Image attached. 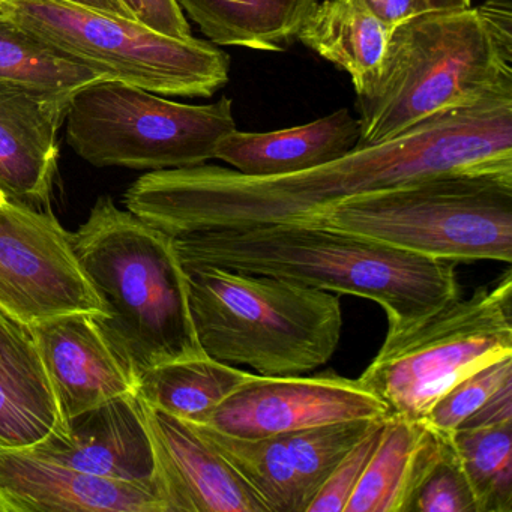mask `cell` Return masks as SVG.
Returning <instances> with one entry per match:
<instances>
[{
    "label": "cell",
    "instance_id": "8fae6325",
    "mask_svg": "<svg viewBox=\"0 0 512 512\" xmlns=\"http://www.w3.org/2000/svg\"><path fill=\"white\" fill-rule=\"evenodd\" d=\"M389 416L385 404L359 379L335 371L314 376L248 374L203 424L238 437L281 436L349 419Z\"/></svg>",
    "mask_w": 512,
    "mask_h": 512
},
{
    "label": "cell",
    "instance_id": "603a6c76",
    "mask_svg": "<svg viewBox=\"0 0 512 512\" xmlns=\"http://www.w3.org/2000/svg\"><path fill=\"white\" fill-rule=\"evenodd\" d=\"M104 80L86 65L0 13V82L49 95H74Z\"/></svg>",
    "mask_w": 512,
    "mask_h": 512
},
{
    "label": "cell",
    "instance_id": "ba28073f",
    "mask_svg": "<svg viewBox=\"0 0 512 512\" xmlns=\"http://www.w3.org/2000/svg\"><path fill=\"white\" fill-rule=\"evenodd\" d=\"M512 356L511 269L469 298H455L409 331L386 334L359 376L389 416L422 419L452 386Z\"/></svg>",
    "mask_w": 512,
    "mask_h": 512
},
{
    "label": "cell",
    "instance_id": "9c48e42d",
    "mask_svg": "<svg viewBox=\"0 0 512 512\" xmlns=\"http://www.w3.org/2000/svg\"><path fill=\"white\" fill-rule=\"evenodd\" d=\"M67 142L95 167L182 169L215 160L236 128L233 101L176 103L115 80H98L71 98Z\"/></svg>",
    "mask_w": 512,
    "mask_h": 512
},
{
    "label": "cell",
    "instance_id": "d4e9b609",
    "mask_svg": "<svg viewBox=\"0 0 512 512\" xmlns=\"http://www.w3.org/2000/svg\"><path fill=\"white\" fill-rule=\"evenodd\" d=\"M452 443L478 512H512V421L455 431Z\"/></svg>",
    "mask_w": 512,
    "mask_h": 512
},
{
    "label": "cell",
    "instance_id": "7402d4cb",
    "mask_svg": "<svg viewBox=\"0 0 512 512\" xmlns=\"http://www.w3.org/2000/svg\"><path fill=\"white\" fill-rule=\"evenodd\" d=\"M248 374L205 353L151 368L140 376L136 392L157 409L203 424Z\"/></svg>",
    "mask_w": 512,
    "mask_h": 512
},
{
    "label": "cell",
    "instance_id": "4dcf8cb0",
    "mask_svg": "<svg viewBox=\"0 0 512 512\" xmlns=\"http://www.w3.org/2000/svg\"><path fill=\"white\" fill-rule=\"evenodd\" d=\"M361 4L391 31L430 13L422 0H361Z\"/></svg>",
    "mask_w": 512,
    "mask_h": 512
},
{
    "label": "cell",
    "instance_id": "7a4b0ae2",
    "mask_svg": "<svg viewBox=\"0 0 512 512\" xmlns=\"http://www.w3.org/2000/svg\"><path fill=\"white\" fill-rule=\"evenodd\" d=\"M184 266H217L370 299L388 335L409 331L460 296L457 263L430 259L353 233L271 224L176 236Z\"/></svg>",
    "mask_w": 512,
    "mask_h": 512
},
{
    "label": "cell",
    "instance_id": "ac0fdd59",
    "mask_svg": "<svg viewBox=\"0 0 512 512\" xmlns=\"http://www.w3.org/2000/svg\"><path fill=\"white\" fill-rule=\"evenodd\" d=\"M361 125L347 109L310 124L269 133L232 131L221 140L215 160L248 176L304 172L343 157L358 145Z\"/></svg>",
    "mask_w": 512,
    "mask_h": 512
},
{
    "label": "cell",
    "instance_id": "3957f363",
    "mask_svg": "<svg viewBox=\"0 0 512 512\" xmlns=\"http://www.w3.org/2000/svg\"><path fill=\"white\" fill-rule=\"evenodd\" d=\"M502 98H512L511 0L422 14L392 31L376 77L356 94V146Z\"/></svg>",
    "mask_w": 512,
    "mask_h": 512
},
{
    "label": "cell",
    "instance_id": "cb8c5ba5",
    "mask_svg": "<svg viewBox=\"0 0 512 512\" xmlns=\"http://www.w3.org/2000/svg\"><path fill=\"white\" fill-rule=\"evenodd\" d=\"M197 430L256 490L271 512H305L298 475L283 437L232 436L206 424Z\"/></svg>",
    "mask_w": 512,
    "mask_h": 512
},
{
    "label": "cell",
    "instance_id": "6da1fadb",
    "mask_svg": "<svg viewBox=\"0 0 512 512\" xmlns=\"http://www.w3.org/2000/svg\"><path fill=\"white\" fill-rule=\"evenodd\" d=\"M512 169V98L427 119L322 166L248 176L200 164L155 170L125 193L131 214L182 236L205 230L299 224L340 203L407 182L455 172Z\"/></svg>",
    "mask_w": 512,
    "mask_h": 512
},
{
    "label": "cell",
    "instance_id": "7c38bea8",
    "mask_svg": "<svg viewBox=\"0 0 512 512\" xmlns=\"http://www.w3.org/2000/svg\"><path fill=\"white\" fill-rule=\"evenodd\" d=\"M143 410L167 512H271L193 422L145 401Z\"/></svg>",
    "mask_w": 512,
    "mask_h": 512
},
{
    "label": "cell",
    "instance_id": "f546056e",
    "mask_svg": "<svg viewBox=\"0 0 512 512\" xmlns=\"http://www.w3.org/2000/svg\"><path fill=\"white\" fill-rule=\"evenodd\" d=\"M139 20L160 34L173 38H190V25L175 0H137Z\"/></svg>",
    "mask_w": 512,
    "mask_h": 512
},
{
    "label": "cell",
    "instance_id": "ffe728a7",
    "mask_svg": "<svg viewBox=\"0 0 512 512\" xmlns=\"http://www.w3.org/2000/svg\"><path fill=\"white\" fill-rule=\"evenodd\" d=\"M209 43L286 52L319 0H175Z\"/></svg>",
    "mask_w": 512,
    "mask_h": 512
},
{
    "label": "cell",
    "instance_id": "e575fe53",
    "mask_svg": "<svg viewBox=\"0 0 512 512\" xmlns=\"http://www.w3.org/2000/svg\"><path fill=\"white\" fill-rule=\"evenodd\" d=\"M4 200H7V197L4 196V193L0 191V202H4Z\"/></svg>",
    "mask_w": 512,
    "mask_h": 512
},
{
    "label": "cell",
    "instance_id": "836d02e7",
    "mask_svg": "<svg viewBox=\"0 0 512 512\" xmlns=\"http://www.w3.org/2000/svg\"><path fill=\"white\" fill-rule=\"evenodd\" d=\"M134 14H136L137 19H139V5H137V0H122ZM140 22V20H139Z\"/></svg>",
    "mask_w": 512,
    "mask_h": 512
},
{
    "label": "cell",
    "instance_id": "5b68a950",
    "mask_svg": "<svg viewBox=\"0 0 512 512\" xmlns=\"http://www.w3.org/2000/svg\"><path fill=\"white\" fill-rule=\"evenodd\" d=\"M203 352L262 376H299L334 356L343 331L340 296L269 275L184 266Z\"/></svg>",
    "mask_w": 512,
    "mask_h": 512
},
{
    "label": "cell",
    "instance_id": "52a82bcc",
    "mask_svg": "<svg viewBox=\"0 0 512 512\" xmlns=\"http://www.w3.org/2000/svg\"><path fill=\"white\" fill-rule=\"evenodd\" d=\"M0 13L104 80L161 97L211 98L229 83L230 56L197 38H173L139 20L61 0H0Z\"/></svg>",
    "mask_w": 512,
    "mask_h": 512
},
{
    "label": "cell",
    "instance_id": "44dd1931",
    "mask_svg": "<svg viewBox=\"0 0 512 512\" xmlns=\"http://www.w3.org/2000/svg\"><path fill=\"white\" fill-rule=\"evenodd\" d=\"M392 31L361 0L317 2L296 40L349 74L356 94L376 77Z\"/></svg>",
    "mask_w": 512,
    "mask_h": 512
},
{
    "label": "cell",
    "instance_id": "1f68e13d",
    "mask_svg": "<svg viewBox=\"0 0 512 512\" xmlns=\"http://www.w3.org/2000/svg\"><path fill=\"white\" fill-rule=\"evenodd\" d=\"M61 2L89 8V10L103 11L107 14H115V16L127 17V19L139 20L122 0H61Z\"/></svg>",
    "mask_w": 512,
    "mask_h": 512
},
{
    "label": "cell",
    "instance_id": "9a60e30c",
    "mask_svg": "<svg viewBox=\"0 0 512 512\" xmlns=\"http://www.w3.org/2000/svg\"><path fill=\"white\" fill-rule=\"evenodd\" d=\"M29 326L65 422L110 398L136 392L137 380L95 314H61Z\"/></svg>",
    "mask_w": 512,
    "mask_h": 512
},
{
    "label": "cell",
    "instance_id": "4316f807",
    "mask_svg": "<svg viewBox=\"0 0 512 512\" xmlns=\"http://www.w3.org/2000/svg\"><path fill=\"white\" fill-rule=\"evenodd\" d=\"M512 383V356L485 365L452 386L433 404L424 421L439 433L452 436L503 386Z\"/></svg>",
    "mask_w": 512,
    "mask_h": 512
},
{
    "label": "cell",
    "instance_id": "484cf974",
    "mask_svg": "<svg viewBox=\"0 0 512 512\" xmlns=\"http://www.w3.org/2000/svg\"><path fill=\"white\" fill-rule=\"evenodd\" d=\"M377 419H349L281 434L298 475L305 511L332 470Z\"/></svg>",
    "mask_w": 512,
    "mask_h": 512
},
{
    "label": "cell",
    "instance_id": "5bb4252c",
    "mask_svg": "<svg viewBox=\"0 0 512 512\" xmlns=\"http://www.w3.org/2000/svg\"><path fill=\"white\" fill-rule=\"evenodd\" d=\"M38 457L118 481H155V457L142 398L127 392L68 419L29 448Z\"/></svg>",
    "mask_w": 512,
    "mask_h": 512
},
{
    "label": "cell",
    "instance_id": "d6a6232c",
    "mask_svg": "<svg viewBox=\"0 0 512 512\" xmlns=\"http://www.w3.org/2000/svg\"><path fill=\"white\" fill-rule=\"evenodd\" d=\"M430 13L436 11L466 10L472 7V0H422Z\"/></svg>",
    "mask_w": 512,
    "mask_h": 512
},
{
    "label": "cell",
    "instance_id": "d6986e66",
    "mask_svg": "<svg viewBox=\"0 0 512 512\" xmlns=\"http://www.w3.org/2000/svg\"><path fill=\"white\" fill-rule=\"evenodd\" d=\"M445 439L446 434L424 419L388 416L382 439L344 512H412L416 491Z\"/></svg>",
    "mask_w": 512,
    "mask_h": 512
},
{
    "label": "cell",
    "instance_id": "8992f818",
    "mask_svg": "<svg viewBox=\"0 0 512 512\" xmlns=\"http://www.w3.org/2000/svg\"><path fill=\"white\" fill-rule=\"evenodd\" d=\"M299 224L430 259L512 262V169L455 172L356 197Z\"/></svg>",
    "mask_w": 512,
    "mask_h": 512
},
{
    "label": "cell",
    "instance_id": "83f0119b",
    "mask_svg": "<svg viewBox=\"0 0 512 512\" xmlns=\"http://www.w3.org/2000/svg\"><path fill=\"white\" fill-rule=\"evenodd\" d=\"M412 512H478L452 436H446L439 458L419 485Z\"/></svg>",
    "mask_w": 512,
    "mask_h": 512
},
{
    "label": "cell",
    "instance_id": "4fadbf2b",
    "mask_svg": "<svg viewBox=\"0 0 512 512\" xmlns=\"http://www.w3.org/2000/svg\"><path fill=\"white\" fill-rule=\"evenodd\" d=\"M0 512H167V506L157 479L101 478L28 449H0Z\"/></svg>",
    "mask_w": 512,
    "mask_h": 512
},
{
    "label": "cell",
    "instance_id": "f1b7e54d",
    "mask_svg": "<svg viewBox=\"0 0 512 512\" xmlns=\"http://www.w3.org/2000/svg\"><path fill=\"white\" fill-rule=\"evenodd\" d=\"M386 418L377 419L364 437L347 452L346 457L337 464L319 491L314 494L305 512H344L367 469L368 461L382 439Z\"/></svg>",
    "mask_w": 512,
    "mask_h": 512
},
{
    "label": "cell",
    "instance_id": "2e32d148",
    "mask_svg": "<svg viewBox=\"0 0 512 512\" xmlns=\"http://www.w3.org/2000/svg\"><path fill=\"white\" fill-rule=\"evenodd\" d=\"M73 95H49L0 82V191L49 209L58 172V134Z\"/></svg>",
    "mask_w": 512,
    "mask_h": 512
},
{
    "label": "cell",
    "instance_id": "30bf717a",
    "mask_svg": "<svg viewBox=\"0 0 512 512\" xmlns=\"http://www.w3.org/2000/svg\"><path fill=\"white\" fill-rule=\"evenodd\" d=\"M0 310L26 325L106 313L77 259L73 233L52 209L0 202Z\"/></svg>",
    "mask_w": 512,
    "mask_h": 512
},
{
    "label": "cell",
    "instance_id": "277c9868",
    "mask_svg": "<svg viewBox=\"0 0 512 512\" xmlns=\"http://www.w3.org/2000/svg\"><path fill=\"white\" fill-rule=\"evenodd\" d=\"M73 247L106 311L95 320L137 382L157 365L205 355L173 236L101 197Z\"/></svg>",
    "mask_w": 512,
    "mask_h": 512
},
{
    "label": "cell",
    "instance_id": "e0dca14e",
    "mask_svg": "<svg viewBox=\"0 0 512 512\" xmlns=\"http://www.w3.org/2000/svg\"><path fill=\"white\" fill-rule=\"evenodd\" d=\"M31 326L0 310V449H29L65 430Z\"/></svg>",
    "mask_w": 512,
    "mask_h": 512
}]
</instances>
